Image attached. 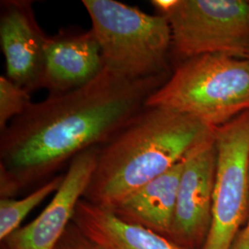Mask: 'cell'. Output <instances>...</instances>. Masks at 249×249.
Instances as JSON below:
<instances>
[{
    "instance_id": "cell-1",
    "label": "cell",
    "mask_w": 249,
    "mask_h": 249,
    "mask_svg": "<svg viewBox=\"0 0 249 249\" xmlns=\"http://www.w3.org/2000/svg\"><path fill=\"white\" fill-rule=\"evenodd\" d=\"M168 78L129 80L104 66L86 85L33 103L1 131L2 197L47 177L80 152L111 142Z\"/></svg>"
},
{
    "instance_id": "cell-2",
    "label": "cell",
    "mask_w": 249,
    "mask_h": 249,
    "mask_svg": "<svg viewBox=\"0 0 249 249\" xmlns=\"http://www.w3.org/2000/svg\"><path fill=\"white\" fill-rule=\"evenodd\" d=\"M213 132L214 128L194 116L146 107L111 142L101 147L82 198L112 209L184 160Z\"/></svg>"
},
{
    "instance_id": "cell-3",
    "label": "cell",
    "mask_w": 249,
    "mask_h": 249,
    "mask_svg": "<svg viewBox=\"0 0 249 249\" xmlns=\"http://www.w3.org/2000/svg\"><path fill=\"white\" fill-rule=\"evenodd\" d=\"M217 128L249 110V59L207 53L185 59L146 102Z\"/></svg>"
},
{
    "instance_id": "cell-4",
    "label": "cell",
    "mask_w": 249,
    "mask_h": 249,
    "mask_svg": "<svg viewBox=\"0 0 249 249\" xmlns=\"http://www.w3.org/2000/svg\"><path fill=\"white\" fill-rule=\"evenodd\" d=\"M104 66L129 80L168 75L172 32L163 16L116 0H82Z\"/></svg>"
},
{
    "instance_id": "cell-5",
    "label": "cell",
    "mask_w": 249,
    "mask_h": 249,
    "mask_svg": "<svg viewBox=\"0 0 249 249\" xmlns=\"http://www.w3.org/2000/svg\"><path fill=\"white\" fill-rule=\"evenodd\" d=\"M163 17L172 51L183 60L207 53L249 57L248 0H178Z\"/></svg>"
},
{
    "instance_id": "cell-6",
    "label": "cell",
    "mask_w": 249,
    "mask_h": 249,
    "mask_svg": "<svg viewBox=\"0 0 249 249\" xmlns=\"http://www.w3.org/2000/svg\"><path fill=\"white\" fill-rule=\"evenodd\" d=\"M213 216L202 249H231L249 215V110L214 128Z\"/></svg>"
},
{
    "instance_id": "cell-7",
    "label": "cell",
    "mask_w": 249,
    "mask_h": 249,
    "mask_svg": "<svg viewBox=\"0 0 249 249\" xmlns=\"http://www.w3.org/2000/svg\"><path fill=\"white\" fill-rule=\"evenodd\" d=\"M217 148L213 135L184 159L170 239L186 249H202L210 231Z\"/></svg>"
},
{
    "instance_id": "cell-8",
    "label": "cell",
    "mask_w": 249,
    "mask_h": 249,
    "mask_svg": "<svg viewBox=\"0 0 249 249\" xmlns=\"http://www.w3.org/2000/svg\"><path fill=\"white\" fill-rule=\"evenodd\" d=\"M48 40L32 1H1L0 43L7 78L30 93L43 88Z\"/></svg>"
},
{
    "instance_id": "cell-9",
    "label": "cell",
    "mask_w": 249,
    "mask_h": 249,
    "mask_svg": "<svg viewBox=\"0 0 249 249\" xmlns=\"http://www.w3.org/2000/svg\"><path fill=\"white\" fill-rule=\"evenodd\" d=\"M100 149L89 148L72 159L52 200L33 222L18 228L5 240L8 249H55L89 187Z\"/></svg>"
},
{
    "instance_id": "cell-10",
    "label": "cell",
    "mask_w": 249,
    "mask_h": 249,
    "mask_svg": "<svg viewBox=\"0 0 249 249\" xmlns=\"http://www.w3.org/2000/svg\"><path fill=\"white\" fill-rule=\"evenodd\" d=\"M104 69L98 41L91 29H64L49 36L43 88L50 94L78 89Z\"/></svg>"
},
{
    "instance_id": "cell-11",
    "label": "cell",
    "mask_w": 249,
    "mask_h": 249,
    "mask_svg": "<svg viewBox=\"0 0 249 249\" xmlns=\"http://www.w3.org/2000/svg\"><path fill=\"white\" fill-rule=\"evenodd\" d=\"M72 222L97 249H186L84 198L77 205Z\"/></svg>"
},
{
    "instance_id": "cell-12",
    "label": "cell",
    "mask_w": 249,
    "mask_h": 249,
    "mask_svg": "<svg viewBox=\"0 0 249 249\" xmlns=\"http://www.w3.org/2000/svg\"><path fill=\"white\" fill-rule=\"evenodd\" d=\"M184 160L111 210L119 218L170 237Z\"/></svg>"
},
{
    "instance_id": "cell-13",
    "label": "cell",
    "mask_w": 249,
    "mask_h": 249,
    "mask_svg": "<svg viewBox=\"0 0 249 249\" xmlns=\"http://www.w3.org/2000/svg\"><path fill=\"white\" fill-rule=\"evenodd\" d=\"M64 176H58L45 182L26 196L14 199L1 197L0 200V239L6 240L20 228L22 221L36 207L49 195L56 192L62 183Z\"/></svg>"
},
{
    "instance_id": "cell-14",
    "label": "cell",
    "mask_w": 249,
    "mask_h": 249,
    "mask_svg": "<svg viewBox=\"0 0 249 249\" xmlns=\"http://www.w3.org/2000/svg\"><path fill=\"white\" fill-rule=\"evenodd\" d=\"M30 92L17 86L5 76L0 77V131H3L30 106Z\"/></svg>"
},
{
    "instance_id": "cell-15",
    "label": "cell",
    "mask_w": 249,
    "mask_h": 249,
    "mask_svg": "<svg viewBox=\"0 0 249 249\" xmlns=\"http://www.w3.org/2000/svg\"><path fill=\"white\" fill-rule=\"evenodd\" d=\"M54 249H97L73 223L65 231Z\"/></svg>"
},
{
    "instance_id": "cell-16",
    "label": "cell",
    "mask_w": 249,
    "mask_h": 249,
    "mask_svg": "<svg viewBox=\"0 0 249 249\" xmlns=\"http://www.w3.org/2000/svg\"><path fill=\"white\" fill-rule=\"evenodd\" d=\"M231 249H249V215L246 226L238 232Z\"/></svg>"
},
{
    "instance_id": "cell-17",
    "label": "cell",
    "mask_w": 249,
    "mask_h": 249,
    "mask_svg": "<svg viewBox=\"0 0 249 249\" xmlns=\"http://www.w3.org/2000/svg\"><path fill=\"white\" fill-rule=\"evenodd\" d=\"M177 2L178 0H152L151 4L159 12V15L164 16L176 6Z\"/></svg>"
},
{
    "instance_id": "cell-18",
    "label": "cell",
    "mask_w": 249,
    "mask_h": 249,
    "mask_svg": "<svg viewBox=\"0 0 249 249\" xmlns=\"http://www.w3.org/2000/svg\"><path fill=\"white\" fill-rule=\"evenodd\" d=\"M248 58H249V57H248Z\"/></svg>"
},
{
    "instance_id": "cell-19",
    "label": "cell",
    "mask_w": 249,
    "mask_h": 249,
    "mask_svg": "<svg viewBox=\"0 0 249 249\" xmlns=\"http://www.w3.org/2000/svg\"></svg>"
}]
</instances>
